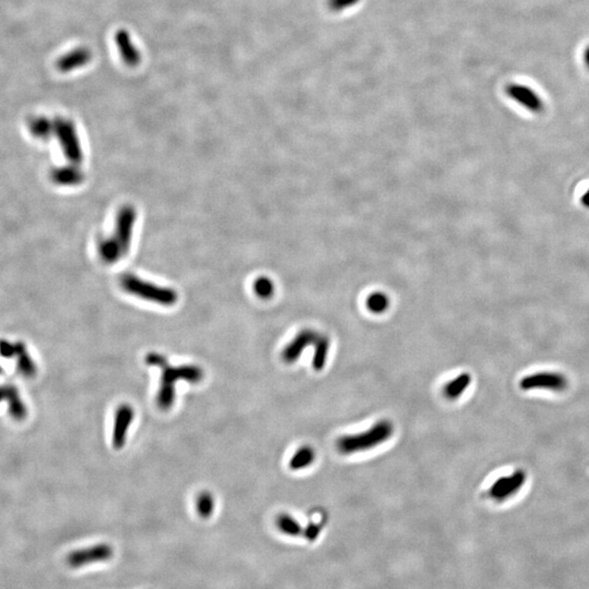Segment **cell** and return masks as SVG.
Returning a JSON list of instances; mask_svg holds the SVG:
<instances>
[{
    "mask_svg": "<svg viewBox=\"0 0 589 589\" xmlns=\"http://www.w3.org/2000/svg\"><path fill=\"white\" fill-rule=\"evenodd\" d=\"M393 434V422L388 419H383L372 424L366 431L342 436L336 442V448H337V451L343 455H351V454L368 451L381 445L384 442L391 439Z\"/></svg>",
    "mask_w": 589,
    "mask_h": 589,
    "instance_id": "obj_1",
    "label": "cell"
},
{
    "mask_svg": "<svg viewBox=\"0 0 589 589\" xmlns=\"http://www.w3.org/2000/svg\"><path fill=\"white\" fill-rule=\"evenodd\" d=\"M161 384L158 389L156 403L162 411H168L173 407L176 397V382L187 381L189 383H199L204 378V370L194 365L164 367Z\"/></svg>",
    "mask_w": 589,
    "mask_h": 589,
    "instance_id": "obj_2",
    "label": "cell"
},
{
    "mask_svg": "<svg viewBox=\"0 0 589 589\" xmlns=\"http://www.w3.org/2000/svg\"><path fill=\"white\" fill-rule=\"evenodd\" d=\"M121 286L127 293L133 296L162 306H173L178 300V295L173 289L143 281L136 275L123 276L121 279Z\"/></svg>",
    "mask_w": 589,
    "mask_h": 589,
    "instance_id": "obj_3",
    "label": "cell"
},
{
    "mask_svg": "<svg viewBox=\"0 0 589 589\" xmlns=\"http://www.w3.org/2000/svg\"><path fill=\"white\" fill-rule=\"evenodd\" d=\"M519 388L521 391L563 392L569 388V378L560 372H534L521 378Z\"/></svg>",
    "mask_w": 589,
    "mask_h": 589,
    "instance_id": "obj_4",
    "label": "cell"
},
{
    "mask_svg": "<svg viewBox=\"0 0 589 589\" xmlns=\"http://www.w3.org/2000/svg\"><path fill=\"white\" fill-rule=\"evenodd\" d=\"M526 473L523 469H517L512 474L496 479L490 486L488 494L494 501L499 503L507 501L521 491V488L526 484Z\"/></svg>",
    "mask_w": 589,
    "mask_h": 589,
    "instance_id": "obj_5",
    "label": "cell"
},
{
    "mask_svg": "<svg viewBox=\"0 0 589 589\" xmlns=\"http://www.w3.org/2000/svg\"><path fill=\"white\" fill-rule=\"evenodd\" d=\"M113 556L114 549L111 544H98L71 552L67 557V563L72 569H80L86 565L109 561Z\"/></svg>",
    "mask_w": 589,
    "mask_h": 589,
    "instance_id": "obj_6",
    "label": "cell"
},
{
    "mask_svg": "<svg viewBox=\"0 0 589 589\" xmlns=\"http://www.w3.org/2000/svg\"><path fill=\"white\" fill-rule=\"evenodd\" d=\"M505 92L511 100L517 102L527 111L534 114H540L544 111V100L530 86L521 83H512L507 86Z\"/></svg>",
    "mask_w": 589,
    "mask_h": 589,
    "instance_id": "obj_7",
    "label": "cell"
},
{
    "mask_svg": "<svg viewBox=\"0 0 589 589\" xmlns=\"http://www.w3.org/2000/svg\"><path fill=\"white\" fill-rule=\"evenodd\" d=\"M136 210L130 206H123L121 211L118 212L114 237L123 249V254H128L130 249L133 225L136 223Z\"/></svg>",
    "mask_w": 589,
    "mask_h": 589,
    "instance_id": "obj_8",
    "label": "cell"
},
{
    "mask_svg": "<svg viewBox=\"0 0 589 589\" xmlns=\"http://www.w3.org/2000/svg\"><path fill=\"white\" fill-rule=\"evenodd\" d=\"M319 335H320V333L314 331V330L305 329L299 332L284 347L283 351H282V359H283L284 362L289 365L295 364L308 347L314 346Z\"/></svg>",
    "mask_w": 589,
    "mask_h": 589,
    "instance_id": "obj_9",
    "label": "cell"
},
{
    "mask_svg": "<svg viewBox=\"0 0 589 589\" xmlns=\"http://www.w3.org/2000/svg\"><path fill=\"white\" fill-rule=\"evenodd\" d=\"M135 411L128 404H123L116 409L113 429V445L116 450L125 447L129 428L133 422Z\"/></svg>",
    "mask_w": 589,
    "mask_h": 589,
    "instance_id": "obj_10",
    "label": "cell"
},
{
    "mask_svg": "<svg viewBox=\"0 0 589 589\" xmlns=\"http://www.w3.org/2000/svg\"><path fill=\"white\" fill-rule=\"evenodd\" d=\"M115 43L125 65L131 68L140 65L142 56H141L140 50L133 43L128 31H117L115 34Z\"/></svg>",
    "mask_w": 589,
    "mask_h": 589,
    "instance_id": "obj_11",
    "label": "cell"
},
{
    "mask_svg": "<svg viewBox=\"0 0 589 589\" xmlns=\"http://www.w3.org/2000/svg\"><path fill=\"white\" fill-rule=\"evenodd\" d=\"M58 131L61 135L69 160L73 163H80L82 160V152H81L79 139L73 125L68 121H61L58 123Z\"/></svg>",
    "mask_w": 589,
    "mask_h": 589,
    "instance_id": "obj_12",
    "label": "cell"
},
{
    "mask_svg": "<svg viewBox=\"0 0 589 589\" xmlns=\"http://www.w3.org/2000/svg\"><path fill=\"white\" fill-rule=\"evenodd\" d=\"M91 59H92V53L90 49L86 47L77 48L63 56L58 63V67L63 71L75 70L88 65Z\"/></svg>",
    "mask_w": 589,
    "mask_h": 589,
    "instance_id": "obj_13",
    "label": "cell"
},
{
    "mask_svg": "<svg viewBox=\"0 0 589 589\" xmlns=\"http://www.w3.org/2000/svg\"><path fill=\"white\" fill-rule=\"evenodd\" d=\"M98 254L100 259L108 264H114L117 262L123 254V249L119 246V243L116 240L115 237L113 238H105L98 243Z\"/></svg>",
    "mask_w": 589,
    "mask_h": 589,
    "instance_id": "obj_14",
    "label": "cell"
},
{
    "mask_svg": "<svg viewBox=\"0 0 589 589\" xmlns=\"http://www.w3.org/2000/svg\"><path fill=\"white\" fill-rule=\"evenodd\" d=\"M471 383V376L468 372H463L454 378L451 381L448 382L444 386V395L449 399H457L461 397L464 392L468 389Z\"/></svg>",
    "mask_w": 589,
    "mask_h": 589,
    "instance_id": "obj_15",
    "label": "cell"
},
{
    "mask_svg": "<svg viewBox=\"0 0 589 589\" xmlns=\"http://www.w3.org/2000/svg\"><path fill=\"white\" fill-rule=\"evenodd\" d=\"M330 346H331V341L329 336L320 334L314 344V359H312V367L316 372H321L326 367V360L329 357Z\"/></svg>",
    "mask_w": 589,
    "mask_h": 589,
    "instance_id": "obj_16",
    "label": "cell"
},
{
    "mask_svg": "<svg viewBox=\"0 0 589 589\" xmlns=\"http://www.w3.org/2000/svg\"><path fill=\"white\" fill-rule=\"evenodd\" d=\"M314 459H316V451L314 448L308 447V445L301 447L291 457L289 461V468L293 471L307 468L314 464Z\"/></svg>",
    "mask_w": 589,
    "mask_h": 589,
    "instance_id": "obj_17",
    "label": "cell"
},
{
    "mask_svg": "<svg viewBox=\"0 0 589 589\" xmlns=\"http://www.w3.org/2000/svg\"><path fill=\"white\" fill-rule=\"evenodd\" d=\"M276 526L287 536L297 537L304 534V528L301 527L300 523L287 513H283L277 517Z\"/></svg>",
    "mask_w": 589,
    "mask_h": 589,
    "instance_id": "obj_18",
    "label": "cell"
},
{
    "mask_svg": "<svg viewBox=\"0 0 589 589\" xmlns=\"http://www.w3.org/2000/svg\"><path fill=\"white\" fill-rule=\"evenodd\" d=\"M196 505L197 511L202 519H210L215 509V500L210 492L204 491L199 494Z\"/></svg>",
    "mask_w": 589,
    "mask_h": 589,
    "instance_id": "obj_19",
    "label": "cell"
},
{
    "mask_svg": "<svg viewBox=\"0 0 589 589\" xmlns=\"http://www.w3.org/2000/svg\"><path fill=\"white\" fill-rule=\"evenodd\" d=\"M390 300L386 295L382 293H374L367 299V307L374 314H382L389 308Z\"/></svg>",
    "mask_w": 589,
    "mask_h": 589,
    "instance_id": "obj_20",
    "label": "cell"
},
{
    "mask_svg": "<svg viewBox=\"0 0 589 589\" xmlns=\"http://www.w3.org/2000/svg\"><path fill=\"white\" fill-rule=\"evenodd\" d=\"M254 291L257 296L262 299L271 298L274 293V284L268 277H259L254 284Z\"/></svg>",
    "mask_w": 589,
    "mask_h": 589,
    "instance_id": "obj_21",
    "label": "cell"
},
{
    "mask_svg": "<svg viewBox=\"0 0 589 589\" xmlns=\"http://www.w3.org/2000/svg\"><path fill=\"white\" fill-rule=\"evenodd\" d=\"M360 0H328L330 9L334 13H343L358 5Z\"/></svg>",
    "mask_w": 589,
    "mask_h": 589,
    "instance_id": "obj_22",
    "label": "cell"
},
{
    "mask_svg": "<svg viewBox=\"0 0 589 589\" xmlns=\"http://www.w3.org/2000/svg\"><path fill=\"white\" fill-rule=\"evenodd\" d=\"M146 365L151 367H158V368L163 369L164 367L167 366V358L163 356L162 353H150L146 357Z\"/></svg>",
    "mask_w": 589,
    "mask_h": 589,
    "instance_id": "obj_23",
    "label": "cell"
},
{
    "mask_svg": "<svg viewBox=\"0 0 589 589\" xmlns=\"http://www.w3.org/2000/svg\"><path fill=\"white\" fill-rule=\"evenodd\" d=\"M322 525L320 523H310L306 528L304 529V535L307 537V540H316L319 535L321 533Z\"/></svg>",
    "mask_w": 589,
    "mask_h": 589,
    "instance_id": "obj_24",
    "label": "cell"
},
{
    "mask_svg": "<svg viewBox=\"0 0 589 589\" xmlns=\"http://www.w3.org/2000/svg\"><path fill=\"white\" fill-rule=\"evenodd\" d=\"M581 204L584 206L585 208H588L589 210V188L583 193V196L581 197Z\"/></svg>",
    "mask_w": 589,
    "mask_h": 589,
    "instance_id": "obj_25",
    "label": "cell"
},
{
    "mask_svg": "<svg viewBox=\"0 0 589 589\" xmlns=\"http://www.w3.org/2000/svg\"><path fill=\"white\" fill-rule=\"evenodd\" d=\"M584 61L585 63H586L587 67H588L589 68V46L586 48V49H585Z\"/></svg>",
    "mask_w": 589,
    "mask_h": 589,
    "instance_id": "obj_26",
    "label": "cell"
}]
</instances>
